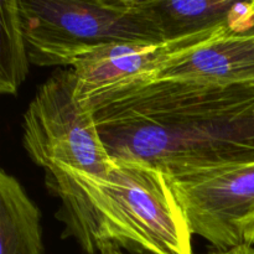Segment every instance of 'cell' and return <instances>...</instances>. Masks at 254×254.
Wrapping results in <instances>:
<instances>
[{"label": "cell", "mask_w": 254, "mask_h": 254, "mask_svg": "<svg viewBox=\"0 0 254 254\" xmlns=\"http://www.w3.org/2000/svg\"><path fill=\"white\" fill-rule=\"evenodd\" d=\"M241 35H247V36H254V14H253V16L251 17L250 21H248V24H247V26H246L245 31H243Z\"/></svg>", "instance_id": "obj_12"}, {"label": "cell", "mask_w": 254, "mask_h": 254, "mask_svg": "<svg viewBox=\"0 0 254 254\" xmlns=\"http://www.w3.org/2000/svg\"><path fill=\"white\" fill-rule=\"evenodd\" d=\"M30 62L19 0L0 1V93L15 96L29 74Z\"/></svg>", "instance_id": "obj_10"}, {"label": "cell", "mask_w": 254, "mask_h": 254, "mask_svg": "<svg viewBox=\"0 0 254 254\" xmlns=\"http://www.w3.org/2000/svg\"><path fill=\"white\" fill-rule=\"evenodd\" d=\"M108 254H130V253H123V252H113ZM139 254H148V253H139ZM201 254H254V247L252 246H241V247L232 248V250L227 251H211L207 253H201Z\"/></svg>", "instance_id": "obj_11"}, {"label": "cell", "mask_w": 254, "mask_h": 254, "mask_svg": "<svg viewBox=\"0 0 254 254\" xmlns=\"http://www.w3.org/2000/svg\"><path fill=\"white\" fill-rule=\"evenodd\" d=\"M171 184L192 235L217 251L253 247L254 164Z\"/></svg>", "instance_id": "obj_5"}, {"label": "cell", "mask_w": 254, "mask_h": 254, "mask_svg": "<svg viewBox=\"0 0 254 254\" xmlns=\"http://www.w3.org/2000/svg\"><path fill=\"white\" fill-rule=\"evenodd\" d=\"M158 81L221 86L254 82V36L228 35L221 37L176 57L133 84Z\"/></svg>", "instance_id": "obj_7"}, {"label": "cell", "mask_w": 254, "mask_h": 254, "mask_svg": "<svg viewBox=\"0 0 254 254\" xmlns=\"http://www.w3.org/2000/svg\"><path fill=\"white\" fill-rule=\"evenodd\" d=\"M253 247H254V241H253Z\"/></svg>", "instance_id": "obj_13"}, {"label": "cell", "mask_w": 254, "mask_h": 254, "mask_svg": "<svg viewBox=\"0 0 254 254\" xmlns=\"http://www.w3.org/2000/svg\"><path fill=\"white\" fill-rule=\"evenodd\" d=\"M0 254H45L41 212L21 184L0 173Z\"/></svg>", "instance_id": "obj_9"}, {"label": "cell", "mask_w": 254, "mask_h": 254, "mask_svg": "<svg viewBox=\"0 0 254 254\" xmlns=\"http://www.w3.org/2000/svg\"><path fill=\"white\" fill-rule=\"evenodd\" d=\"M19 9L35 66L72 67L106 45L166 41L145 0H19Z\"/></svg>", "instance_id": "obj_3"}, {"label": "cell", "mask_w": 254, "mask_h": 254, "mask_svg": "<svg viewBox=\"0 0 254 254\" xmlns=\"http://www.w3.org/2000/svg\"><path fill=\"white\" fill-rule=\"evenodd\" d=\"M73 69L54 72L36 91L22 118V145L44 171L69 168L93 175L109 170V154L94 111L77 96Z\"/></svg>", "instance_id": "obj_4"}, {"label": "cell", "mask_w": 254, "mask_h": 254, "mask_svg": "<svg viewBox=\"0 0 254 254\" xmlns=\"http://www.w3.org/2000/svg\"><path fill=\"white\" fill-rule=\"evenodd\" d=\"M112 158L103 175L62 166L45 171L47 190L60 200L62 238L86 254H193L170 178L146 161Z\"/></svg>", "instance_id": "obj_2"}, {"label": "cell", "mask_w": 254, "mask_h": 254, "mask_svg": "<svg viewBox=\"0 0 254 254\" xmlns=\"http://www.w3.org/2000/svg\"><path fill=\"white\" fill-rule=\"evenodd\" d=\"M84 104L111 156L146 161L171 181L254 164V82L129 84Z\"/></svg>", "instance_id": "obj_1"}, {"label": "cell", "mask_w": 254, "mask_h": 254, "mask_svg": "<svg viewBox=\"0 0 254 254\" xmlns=\"http://www.w3.org/2000/svg\"><path fill=\"white\" fill-rule=\"evenodd\" d=\"M228 35H233L228 27H217L163 42H119L99 47L71 67L78 81L77 96L86 103L104 92L140 82L176 57Z\"/></svg>", "instance_id": "obj_6"}, {"label": "cell", "mask_w": 254, "mask_h": 254, "mask_svg": "<svg viewBox=\"0 0 254 254\" xmlns=\"http://www.w3.org/2000/svg\"><path fill=\"white\" fill-rule=\"evenodd\" d=\"M145 5L165 40L217 27H228L233 35H241L254 14V0H145Z\"/></svg>", "instance_id": "obj_8"}]
</instances>
